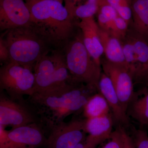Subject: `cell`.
<instances>
[{
    "instance_id": "cell-13",
    "label": "cell",
    "mask_w": 148,
    "mask_h": 148,
    "mask_svg": "<svg viewBox=\"0 0 148 148\" xmlns=\"http://www.w3.org/2000/svg\"><path fill=\"white\" fill-rule=\"evenodd\" d=\"M7 133L9 138L21 148L39 147L46 142L42 127L36 122L12 128Z\"/></svg>"
},
{
    "instance_id": "cell-4",
    "label": "cell",
    "mask_w": 148,
    "mask_h": 148,
    "mask_svg": "<svg viewBox=\"0 0 148 148\" xmlns=\"http://www.w3.org/2000/svg\"><path fill=\"white\" fill-rule=\"evenodd\" d=\"M66 45L64 56L73 81L91 86L99 91L102 68L95 63L88 51L82 34L75 37Z\"/></svg>"
},
{
    "instance_id": "cell-32",
    "label": "cell",
    "mask_w": 148,
    "mask_h": 148,
    "mask_svg": "<svg viewBox=\"0 0 148 148\" xmlns=\"http://www.w3.org/2000/svg\"><path fill=\"white\" fill-rule=\"evenodd\" d=\"M3 0H0V1H2Z\"/></svg>"
},
{
    "instance_id": "cell-20",
    "label": "cell",
    "mask_w": 148,
    "mask_h": 148,
    "mask_svg": "<svg viewBox=\"0 0 148 148\" xmlns=\"http://www.w3.org/2000/svg\"><path fill=\"white\" fill-rule=\"evenodd\" d=\"M107 0H86L83 4L77 6L74 11L75 17L82 19L94 16L99 7Z\"/></svg>"
},
{
    "instance_id": "cell-19",
    "label": "cell",
    "mask_w": 148,
    "mask_h": 148,
    "mask_svg": "<svg viewBox=\"0 0 148 148\" xmlns=\"http://www.w3.org/2000/svg\"><path fill=\"white\" fill-rule=\"evenodd\" d=\"M110 106L104 96L100 92L92 95L85 105L84 116L86 119L104 116L110 113Z\"/></svg>"
},
{
    "instance_id": "cell-11",
    "label": "cell",
    "mask_w": 148,
    "mask_h": 148,
    "mask_svg": "<svg viewBox=\"0 0 148 148\" xmlns=\"http://www.w3.org/2000/svg\"><path fill=\"white\" fill-rule=\"evenodd\" d=\"M36 122V116L26 106L1 95L0 125L14 128Z\"/></svg>"
},
{
    "instance_id": "cell-22",
    "label": "cell",
    "mask_w": 148,
    "mask_h": 148,
    "mask_svg": "<svg viewBox=\"0 0 148 148\" xmlns=\"http://www.w3.org/2000/svg\"><path fill=\"white\" fill-rule=\"evenodd\" d=\"M131 129V136L136 148H148V135L147 131L141 128L136 129L133 126Z\"/></svg>"
},
{
    "instance_id": "cell-5",
    "label": "cell",
    "mask_w": 148,
    "mask_h": 148,
    "mask_svg": "<svg viewBox=\"0 0 148 148\" xmlns=\"http://www.w3.org/2000/svg\"><path fill=\"white\" fill-rule=\"evenodd\" d=\"M34 70V93L56 90L73 82L65 56L58 52L50 54L47 50L37 61Z\"/></svg>"
},
{
    "instance_id": "cell-9",
    "label": "cell",
    "mask_w": 148,
    "mask_h": 148,
    "mask_svg": "<svg viewBox=\"0 0 148 148\" xmlns=\"http://www.w3.org/2000/svg\"><path fill=\"white\" fill-rule=\"evenodd\" d=\"M103 72L110 78L123 110L127 113L128 105L135 92L133 88V75L126 65L113 64L106 59H101Z\"/></svg>"
},
{
    "instance_id": "cell-16",
    "label": "cell",
    "mask_w": 148,
    "mask_h": 148,
    "mask_svg": "<svg viewBox=\"0 0 148 148\" xmlns=\"http://www.w3.org/2000/svg\"><path fill=\"white\" fill-rule=\"evenodd\" d=\"M127 114L140 124L148 127V88L145 86L135 92L127 107Z\"/></svg>"
},
{
    "instance_id": "cell-3",
    "label": "cell",
    "mask_w": 148,
    "mask_h": 148,
    "mask_svg": "<svg viewBox=\"0 0 148 148\" xmlns=\"http://www.w3.org/2000/svg\"><path fill=\"white\" fill-rule=\"evenodd\" d=\"M2 37L9 51L10 61L33 70L47 50L46 43L30 26L5 31Z\"/></svg>"
},
{
    "instance_id": "cell-23",
    "label": "cell",
    "mask_w": 148,
    "mask_h": 148,
    "mask_svg": "<svg viewBox=\"0 0 148 148\" xmlns=\"http://www.w3.org/2000/svg\"><path fill=\"white\" fill-rule=\"evenodd\" d=\"M101 148H123L122 137L119 126L113 131L108 143Z\"/></svg>"
},
{
    "instance_id": "cell-10",
    "label": "cell",
    "mask_w": 148,
    "mask_h": 148,
    "mask_svg": "<svg viewBox=\"0 0 148 148\" xmlns=\"http://www.w3.org/2000/svg\"><path fill=\"white\" fill-rule=\"evenodd\" d=\"M0 3L1 30L29 26L31 13L24 0H3Z\"/></svg>"
},
{
    "instance_id": "cell-12",
    "label": "cell",
    "mask_w": 148,
    "mask_h": 148,
    "mask_svg": "<svg viewBox=\"0 0 148 148\" xmlns=\"http://www.w3.org/2000/svg\"><path fill=\"white\" fill-rule=\"evenodd\" d=\"M112 113L98 117L86 119L84 129L88 135L84 143L87 148H95L110 137L113 126Z\"/></svg>"
},
{
    "instance_id": "cell-31",
    "label": "cell",
    "mask_w": 148,
    "mask_h": 148,
    "mask_svg": "<svg viewBox=\"0 0 148 148\" xmlns=\"http://www.w3.org/2000/svg\"><path fill=\"white\" fill-rule=\"evenodd\" d=\"M53 1H60L62 3L63 2V1H64V0H53Z\"/></svg>"
},
{
    "instance_id": "cell-18",
    "label": "cell",
    "mask_w": 148,
    "mask_h": 148,
    "mask_svg": "<svg viewBox=\"0 0 148 148\" xmlns=\"http://www.w3.org/2000/svg\"><path fill=\"white\" fill-rule=\"evenodd\" d=\"M131 26L148 41V0H132Z\"/></svg>"
},
{
    "instance_id": "cell-8",
    "label": "cell",
    "mask_w": 148,
    "mask_h": 148,
    "mask_svg": "<svg viewBox=\"0 0 148 148\" xmlns=\"http://www.w3.org/2000/svg\"><path fill=\"white\" fill-rule=\"evenodd\" d=\"M85 121L75 119L59 125L51 130L45 146L47 148H73L84 142L87 136Z\"/></svg>"
},
{
    "instance_id": "cell-1",
    "label": "cell",
    "mask_w": 148,
    "mask_h": 148,
    "mask_svg": "<svg viewBox=\"0 0 148 148\" xmlns=\"http://www.w3.org/2000/svg\"><path fill=\"white\" fill-rule=\"evenodd\" d=\"M98 92L91 86L70 83L56 90L35 92L29 96V104L38 117L40 125L50 131L67 116L83 111L89 98Z\"/></svg>"
},
{
    "instance_id": "cell-14",
    "label": "cell",
    "mask_w": 148,
    "mask_h": 148,
    "mask_svg": "<svg viewBox=\"0 0 148 148\" xmlns=\"http://www.w3.org/2000/svg\"><path fill=\"white\" fill-rule=\"evenodd\" d=\"M86 49L95 63L101 66V56L104 50L101 37L100 28L94 16L82 18L77 24Z\"/></svg>"
},
{
    "instance_id": "cell-17",
    "label": "cell",
    "mask_w": 148,
    "mask_h": 148,
    "mask_svg": "<svg viewBox=\"0 0 148 148\" xmlns=\"http://www.w3.org/2000/svg\"><path fill=\"white\" fill-rule=\"evenodd\" d=\"M100 34L106 60L113 64L127 66L125 58L121 40L101 29Z\"/></svg>"
},
{
    "instance_id": "cell-2",
    "label": "cell",
    "mask_w": 148,
    "mask_h": 148,
    "mask_svg": "<svg viewBox=\"0 0 148 148\" xmlns=\"http://www.w3.org/2000/svg\"><path fill=\"white\" fill-rule=\"evenodd\" d=\"M31 13L29 26L46 43L67 44L73 33V17L62 3L53 0H25Z\"/></svg>"
},
{
    "instance_id": "cell-21",
    "label": "cell",
    "mask_w": 148,
    "mask_h": 148,
    "mask_svg": "<svg viewBox=\"0 0 148 148\" xmlns=\"http://www.w3.org/2000/svg\"><path fill=\"white\" fill-rule=\"evenodd\" d=\"M132 0H107V2L116 10L119 16L129 24L132 21Z\"/></svg>"
},
{
    "instance_id": "cell-29",
    "label": "cell",
    "mask_w": 148,
    "mask_h": 148,
    "mask_svg": "<svg viewBox=\"0 0 148 148\" xmlns=\"http://www.w3.org/2000/svg\"><path fill=\"white\" fill-rule=\"evenodd\" d=\"M138 82L143 83L144 84H146V86H147L148 85V67L145 72L138 80Z\"/></svg>"
},
{
    "instance_id": "cell-6",
    "label": "cell",
    "mask_w": 148,
    "mask_h": 148,
    "mask_svg": "<svg viewBox=\"0 0 148 148\" xmlns=\"http://www.w3.org/2000/svg\"><path fill=\"white\" fill-rule=\"evenodd\" d=\"M35 76L32 69L9 61L0 69V86L11 98L22 100L34 93Z\"/></svg>"
},
{
    "instance_id": "cell-27",
    "label": "cell",
    "mask_w": 148,
    "mask_h": 148,
    "mask_svg": "<svg viewBox=\"0 0 148 148\" xmlns=\"http://www.w3.org/2000/svg\"><path fill=\"white\" fill-rule=\"evenodd\" d=\"M0 60L6 63L10 61L9 51L2 38H0Z\"/></svg>"
},
{
    "instance_id": "cell-28",
    "label": "cell",
    "mask_w": 148,
    "mask_h": 148,
    "mask_svg": "<svg viewBox=\"0 0 148 148\" xmlns=\"http://www.w3.org/2000/svg\"><path fill=\"white\" fill-rule=\"evenodd\" d=\"M65 2V6L69 11L70 14L72 17L75 18L74 11L77 6L78 5L79 3L84 0H64Z\"/></svg>"
},
{
    "instance_id": "cell-15",
    "label": "cell",
    "mask_w": 148,
    "mask_h": 148,
    "mask_svg": "<svg viewBox=\"0 0 148 148\" xmlns=\"http://www.w3.org/2000/svg\"><path fill=\"white\" fill-rule=\"evenodd\" d=\"M98 86L99 92L104 96L108 103L114 120L125 128L130 127V117L121 106L112 83L103 72L101 73Z\"/></svg>"
},
{
    "instance_id": "cell-24",
    "label": "cell",
    "mask_w": 148,
    "mask_h": 148,
    "mask_svg": "<svg viewBox=\"0 0 148 148\" xmlns=\"http://www.w3.org/2000/svg\"><path fill=\"white\" fill-rule=\"evenodd\" d=\"M115 22L119 39L121 40L127 34L130 24L119 14L115 19Z\"/></svg>"
},
{
    "instance_id": "cell-7",
    "label": "cell",
    "mask_w": 148,
    "mask_h": 148,
    "mask_svg": "<svg viewBox=\"0 0 148 148\" xmlns=\"http://www.w3.org/2000/svg\"><path fill=\"white\" fill-rule=\"evenodd\" d=\"M121 42L126 64L138 82L148 67V41L131 25Z\"/></svg>"
},
{
    "instance_id": "cell-25",
    "label": "cell",
    "mask_w": 148,
    "mask_h": 148,
    "mask_svg": "<svg viewBox=\"0 0 148 148\" xmlns=\"http://www.w3.org/2000/svg\"><path fill=\"white\" fill-rule=\"evenodd\" d=\"M0 148H21L9 138L7 130L1 125H0Z\"/></svg>"
},
{
    "instance_id": "cell-26",
    "label": "cell",
    "mask_w": 148,
    "mask_h": 148,
    "mask_svg": "<svg viewBox=\"0 0 148 148\" xmlns=\"http://www.w3.org/2000/svg\"><path fill=\"white\" fill-rule=\"evenodd\" d=\"M121 132L123 148H136L132 137L127 133L126 129L121 125H119Z\"/></svg>"
},
{
    "instance_id": "cell-30",
    "label": "cell",
    "mask_w": 148,
    "mask_h": 148,
    "mask_svg": "<svg viewBox=\"0 0 148 148\" xmlns=\"http://www.w3.org/2000/svg\"><path fill=\"white\" fill-rule=\"evenodd\" d=\"M73 148H87L84 142L83 143H79L78 145H77L76 146Z\"/></svg>"
}]
</instances>
